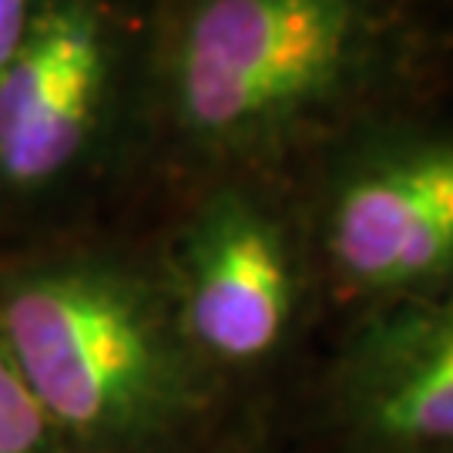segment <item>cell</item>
<instances>
[{"label":"cell","mask_w":453,"mask_h":453,"mask_svg":"<svg viewBox=\"0 0 453 453\" xmlns=\"http://www.w3.org/2000/svg\"><path fill=\"white\" fill-rule=\"evenodd\" d=\"M0 346L71 453H125L192 403L175 306L108 256H58L0 282Z\"/></svg>","instance_id":"obj_1"},{"label":"cell","mask_w":453,"mask_h":453,"mask_svg":"<svg viewBox=\"0 0 453 453\" xmlns=\"http://www.w3.org/2000/svg\"><path fill=\"white\" fill-rule=\"evenodd\" d=\"M370 37V0H192L168 48V104L198 145H269L349 88Z\"/></svg>","instance_id":"obj_2"},{"label":"cell","mask_w":453,"mask_h":453,"mask_svg":"<svg viewBox=\"0 0 453 453\" xmlns=\"http://www.w3.org/2000/svg\"><path fill=\"white\" fill-rule=\"evenodd\" d=\"M114 44L97 0H41L0 71V185L37 192L91 148L108 108Z\"/></svg>","instance_id":"obj_3"},{"label":"cell","mask_w":453,"mask_h":453,"mask_svg":"<svg viewBox=\"0 0 453 453\" xmlns=\"http://www.w3.org/2000/svg\"><path fill=\"white\" fill-rule=\"evenodd\" d=\"M172 306L192 353L232 366L269 357L296 309V262L273 211L239 192L209 198L181 235Z\"/></svg>","instance_id":"obj_4"},{"label":"cell","mask_w":453,"mask_h":453,"mask_svg":"<svg viewBox=\"0 0 453 453\" xmlns=\"http://www.w3.org/2000/svg\"><path fill=\"white\" fill-rule=\"evenodd\" d=\"M329 259L353 286L420 289L453 273V138L363 155L326 205Z\"/></svg>","instance_id":"obj_5"},{"label":"cell","mask_w":453,"mask_h":453,"mask_svg":"<svg viewBox=\"0 0 453 453\" xmlns=\"http://www.w3.org/2000/svg\"><path fill=\"white\" fill-rule=\"evenodd\" d=\"M346 406L376 443L453 447V292L410 296L359 329Z\"/></svg>","instance_id":"obj_6"},{"label":"cell","mask_w":453,"mask_h":453,"mask_svg":"<svg viewBox=\"0 0 453 453\" xmlns=\"http://www.w3.org/2000/svg\"><path fill=\"white\" fill-rule=\"evenodd\" d=\"M0 453H71L0 346Z\"/></svg>","instance_id":"obj_7"},{"label":"cell","mask_w":453,"mask_h":453,"mask_svg":"<svg viewBox=\"0 0 453 453\" xmlns=\"http://www.w3.org/2000/svg\"><path fill=\"white\" fill-rule=\"evenodd\" d=\"M41 0H0V71L24 44Z\"/></svg>","instance_id":"obj_8"}]
</instances>
